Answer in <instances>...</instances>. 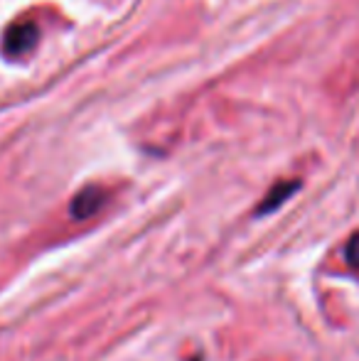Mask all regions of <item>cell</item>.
Instances as JSON below:
<instances>
[{"mask_svg":"<svg viewBox=\"0 0 359 361\" xmlns=\"http://www.w3.org/2000/svg\"><path fill=\"white\" fill-rule=\"evenodd\" d=\"M106 190L104 187H96L91 185L87 190H82L77 197L72 200V216L74 219H89L94 216L96 212L101 209V207L106 204Z\"/></svg>","mask_w":359,"mask_h":361,"instance_id":"7a4b0ae2","label":"cell"},{"mask_svg":"<svg viewBox=\"0 0 359 361\" xmlns=\"http://www.w3.org/2000/svg\"><path fill=\"white\" fill-rule=\"evenodd\" d=\"M39 30L32 20H20V23L10 25L8 32L3 39V49L8 57H20V54H28L30 49L37 44Z\"/></svg>","mask_w":359,"mask_h":361,"instance_id":"6da1fadb","label":"cell"},{"mask_svg":"<svg viewBox=\"0 0 359 361\" xmlns=\"http://www.w3.org/2000/svg\"><path fill=\"white\" fill-rule=\"evenodd\" d=\"M345 261H347V266H352V268H359V233H355V236L347 241V246H345Z\"/></svg>","mask_w":359,"mask_h":361,"instance_id":"277c9868","label":"cell"},{"mask_svg":"<svg viewBox=\"0 0 359 361\" xmlns=\"http://www.w3.org/2000/svg\"><path fill=\"white\" fill-rule=\"evenodd\" d=\"M300 190V180H283V182H276V185L269 190V195L261 200L259 209H256V214H271V212H276L278 207L283 204V202L291 200L296 192Z\"/></svg>","mask_w":359,"mask_h":361,"instance_id":"3957f363","label":"cell"}]
</instances>
